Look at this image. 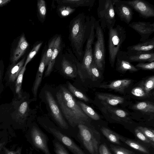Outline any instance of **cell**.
<instances>
[{
    "label": "cell",
    "instance_id": "6da1fadb",
    "mask_svg": "<svg viewBox=\"0 0 154 154\" xmlns=\"http://www.w3.org/2000/svg\"><path fill=\"white\" fill-rule=\"evenodd\" d=\"M95 19L92 16L90 17L81 13L70 23L69 40L73 51L78 59L82 60L84 53L83 46L89 36L92 24Z\"/></svg>",
    "mask_w": 154,
    "mask_h": 154
},
{
    "label": "cell",
    "instance_id": "7a4b0ae2",
    "mask_svg": "<svg viewBox=\"0 0 154 154\" xmlns=\"http://www.w3.org/2000/svg\"><path fill=\"white\" fill-rule=\"evenodd\" d=\"M56 96L65 118L72 127L75 128L79 124H87L88 117L67 89L61 86Z\"/></svg>",
    "mask_w": 154,
    "mask_h": 154
},
{
    "label": "cell",
    "instance_id": "3957f363",
    "mask_svg": "<svg viewBox=\"0 0 154 154\" xmlns=\"http://www.w3.org/2000/svg\"><path fill=\"white\" fill-rule=\"evenodd\" d=\"M77 127L78 131L76 140L80 142L90 154H99L100 133L87 124H79Z\"/></svg>",
    "mask_w": 154,
    "mask_h": 154
},
{
    "label": "cell",
    "instance_id": "277c9868",
    "mask_svg": "<svg viewBox=\"0 0 154 154\" xmlns=\"http://www.w3.org/2000/svg\"><path fill=\"white\" fill-rule=\"evenodd\" d=\"M108 30L107 47L109 61L111 66L114 67L117 54L126 38V32L125 28L118 24Z\"/></svg>",
    "mask_w": 154,
    "mask_h": 154
},
{
    "label": "cell",
    "instance_id": "5b68a950",
    "mask_svg": "<svg viewBox=\"0 0 154 154\" xmlns=\"http://www.w3.org/2000/svg\"><path fill=\"white\" fill-rule=\"evenodd\" d=\"M97 13L103 31L114 27L116 19L114 0H99Z\"/></svg>",
    "mask_w": 154,
    "mask_h": 154
},
{
    "label": "cell",
    "instance_id": "8992f818",
    "mask_svg": "<svg viewBox=\"0 0 154 154\" xmlns=\"http://www.w3.org/2000/svg\"><path fill=\"white\" fill-rule=\"evenodd\" d=\"M95 37L96 40L94 43L93 52V59L98 68L100 70H103L105 65L106 49L103 31L102 29L100 22H95Z\"/></svg>",
    "mask_w": 154,
    "mask_h": 154
},
{
    "label": "cell",
    "instance_id": "52a82bcc",
    "mask_svg": "<svg viewBox=\"0 0 154 154\" xmlns=\"http://www.w3.org/2000/svg\"><path fill=\"white\" fill-rule=\"evenodd\" d=\"M43 127L73 154H86L83 149L62 130L52 125L43 123Z\"/></svg>",
    "mask_w": 154,
    "mask_h": 154
},
{
    "label": "cell",
    "instance_id": "ba28073f",
    "mask_svg": "<svg viewBox=\"0 0 154 154\" xmlns=\"http://www.w3.org/2000/svg\"><path fill=\"white\" fill-rule=\"evenodd\" d=\"M29 136L31 143L35 150L43 154H51L48 146V137L39 127L33 125L30 129Z\"/></svg>",
    "mask_w": 154,
    "mask_h": 154
},
{
    "label": "cell",
    "instance_id": "9c48e42d",
    "mask_svg": "<svg viewBox=\"0 0 154 154\" xmlns=\"http://www.w3.org/2000/svg\"><path fill=\"white\" fill-rule=\"evenodd\" d=\"M95 21V19L92 23L91 32L87 41L83 58L81 63V69L86 71L89 75L90 67L93 60L92 45L95 38L94 24Z\"/></svg>",
    "mask_w": 154,
    "mask_h": 154
},
{
    "label": "cell",
    "instance_id": "30bf717a",
    "mask_svg": "<svg viewBox=\"0 0 154 154\" xmlns=\"http://www.w3.org/2000/svg\"><path fill=\"white\" fill-rule=\"evenodd\" d=\"M45 96L52 115L60 128L64 131H67L69 129L68 123L63 117L61 111L55 100L51 93L46 91Z\"/></svg>",
    "mask_w": 154,
    "mask_h": 154
},
{
    "label": "cell",
    "instance_id": "8fae6325",
    "mask_svg": "<svg viewBox=\"0 0 154 154\" xmlns=\"http://www.w3.org/2000/svg\"><path fill=\"white\" fill-rule=\"evenodd\" d=\"M122 1L137 12L141 17L147 19L154 16V6L147 2L143 0Z\"/></svg>",
    "mask_w": 154,
    "mask_h": 154
},
{
    "label": "cell",
    "instance_id": "7c38bea8",
    "mask_svg": "<svg viewBox=\"0 0 154 154\" xmlns=\"http://www.w3.org/2000/svg\"><path fill=\"white\" fill-rule=\"evenodd\" d=\"M128 26L140 35V42L149 39L150 35L154 32V23L142 21L133 22L130 23Z\"/></svg>",
    "mask_w": 154,
    "mask_h": 154
},
{
    "label": "cell",
    "instance_id": "4fadbf2b",
    "mask_svg": "<svg viewBox=\"0 0 154 154\" xmlns=\"http://www.w3.org/2000/svg\"><path fill=\"white\" fill-rule=\"evenodd\" d=\"M114 8L120 20L129 24L133 18V10L122 1L114 0Z\"/></svg>",
    "mask_w": 154,
    "mask_h": 154
},
{
    "label": "cell",
    "instance_id": "5bb4252c",
    "mask_svg": "<svg viewBox=\"0 0 154 154\" xmlns=\"http://www.w3.org/2000/svg\"><path fill=\"white\" fill-rule=\"evenodd\" d=\"M59 55L61 58V66L62 71L66 76L74 78L77 75V68L76 65L71 60L73 55L72 53L66 52L61 54L60 52Z\"/></svg>",
    "mask_w": 154,
    "mask_h": 154
},
{
    "label": "cell",
    "instance_id": "9a60e30c",
    "mask_svg": "<svg viewBox=\"0 0 154 154\" xmlns=\"http://www.w3.org/2000/svg\"><path fill=\"white\" fill-rule=\"evenodd\" d=\"M154 38H149L145 41L128 47L126 48L128 52L131 53L153 52Z\"/></svg>",
    "mask_w": 154,
    "mask_h": 154
},
{
    "label": "cell",
    "instance_id": "2e32d148",
    "mask_svg": "<svg viewBox=\"0 0 154 154\" xmlns=\"http://www.w3.org/2000/svg\"><path fill=\"white\" fill-rule=\"evenodd\" d=\"M126 58L130 63L134 62H151L154 61L153 52L131 53L122 51Z\"/></svg>",
    "mask_w": 154,
    "mask_h": 154
},
{
    "label": "cell",
    "instance_id": "e0dca14e",
    "mask_svg": "<svg viewBox=\"0 0 154 154\" xmlns=\"http://www.w3.org/2000/svg\"><path fill=\"white\" fill-rule=\"evenodd\" d=\"M116 59V69L120 72H124L129 71L134 72L139 70L126 58L122 51L121 50L118 52Z\"/></svg>",
    "mask_w": 154,
    "mask_h": 154
},
{
    "label": "cell",
    "instance_id": "ac0fdd59",
    "mask_svg": "<svg viewBox=\"0 0 154 154\" xmlns=\"http://www.w3.org/2000/svg\"><path fill=\"white\" fill-rule=\"evenodd\" d=\"M62 43L61 36L60 35L56 36L53 52L45 71V77L48 76L52 72L57 57L62 48Z\"/></svg>",
    "mask_w": 154,
    "mask_h": 154
},
{
    "label": "cell",
    "instance_id": "d6986e66",
    "mask_svg": "<svg viewBox=\"0 0 154 154\" xmlns=\"http://www.w3.org/2000/svg\"><path fill=\"white\" fill-rule=\"evenodd\" d=\"M132 80L129 79H120L113 81L107 85H100V87L110 89L120 92H123L131 83Z\"/></svg>",
    "mask_w": 154,
    "mask_h": 154
},
{
    "label": "cell",
    "instance_id": "ffe728a7",
    "mask_svg": "<svg viewBox=\"0 0 154 154\" xmlns=\"http://www.w3.org/2000/svg\"><path fill=\"white\" fill-rule=\"evenodd\" d=\"M45 52L42 55L35 79L32 88V92L35 97L37 96L38 89L41 83L45 67Z\"/></svg>",
    "mask_w": 154,
    "mask_h": 154
},
{
    "label": "cell",
    "instance_id": "44dd1931",
    "mask_svg": "<svg viewBox=\"0 0 154 154\" xmlns=\"http://www.w3.org/2000/svg\"><path fill=\"white\" fill-rule=\"evenodd\" d=\"M95 1V0H61L56 1L59 5L68 6L75 8L79 7L92 8Z\"/></svg>",
    "mask_w": 154,
    "mask_h": 154
},
{
    "label": "cell",
    "instance_id": "7402d4cb",
    "mask_svg": "<svg viewBox=\"0 0 154 154\" xmlns=\"http://www.w3.org/2000/svg\"><path fill=\"white\" fill-rule=\"evenodd\" d=\"M97 96L100 100L112 106L122 103L124 101L123 97L111 94L98 93L97 94Z\"/></svg>",
    "mask_w": 154,
    "mask_h": 154
},
{
    "label": "cell",
    "instance_id": "603a6c76",
    "mask_svg": "<svg viewBox=\"0 0 154 154\" xmlns=\"http://www.w3.org/2000/svg\"><path fill=\"white\" fill-rule=\"evenodd\" d=\"M28 46L24 35L21 36L17 46L14 51L12 59L13 63L16 62L24 54Z\"/></svg>",
    "mask_w": 154,
    "mask_h": 154
},
{
    "label": "cell",
    "instance_id": "cb8c5ba5",
    "mask_svg": "<svg viewBox=\"0 0 154 154\" xmlns=\"http://www.w3.org/2000/svg\"><path fill=\"white\" fill-rule=\"evenodd\" d=\"M120 141H122L130 147L143 153L149 154V152L145 146L137 141L128 138L120 135Z\"/></svg>",
    "mask_w": 154,
    "mask_h": 154
},
{
    "label": "cell",
    "instance_id": "d4e9b609",
    "mask_svg": "<svg viewBox=\"0 0 154 154\" xmlns=\"http://www.w3.org/2000/svg\"><path fill=\"white\" fill-rule=\"evenodd\" d=\"M100 130L102 134L110 142L117 144H121L120 135L104 127H101Z\"/></svg>",
    "mask_w": 154,
    "mask_h": 154
},
{
    "label": "cell",
    "instance_id": "484cf974",
    "mask_svg": "<svg viewBox=\"0 0 154 154\" xmlns=\"http://www.w3.org/2000/svg\"><path fill=\"white\" fill-rule=\"evenodd\" d=\"M133 108L135 109L145 113H153L154 112V105L149 102L143 101L138 103L134 105Z\"/></svg>",
    "mask_w": 154,
    "mask_h": 154
},
{
    "label": "cell",
    "instance_id": "4316f807",
    "mask_svg": "<svg viewBox=\"0 0 154 154\" xmlns=\"http://www.w3.org/2000/svg\"><path fill=\"white\" fill-rule=\"evenodd\" d=\"M77 102L84 112L88 117L95 120L100 119L99 115L92 108L82 102L78 101Z\"/></svg>",
    "mask_w": 154,
    "mask_h": 154
},
{
    "label": "cell",
    "instance_id": "83f0119b",
    "mask_svg": "<svg viewBox=\"0 0 154 154\" xmlns=\"http://www.w3.org/2000/svg\"><path fill=\"white\" fill-rule=\"evenodd\" d=\"M24 60L25 58H23L11 69L9 75L10 81L14 82L17 78L23 67Z\"/></svg>",
    "mask_w": 154,
    "mask_h": 154
},
{
    "label": "cell",
    "instance_id": "f1b7e54d",
    "mask_svg": "<svg viewBox=\"0 0 154 154\" xmlns=\"http://www.w3.org/2000/svg\"><path fill=\"white\" fill-rule=\"evenodd\" d=\"M68 87L69 91L72 95L85 102H88L89 101V99L85 94L77 89L69 82L68 83Z\"/></svg>",
    "mask_w": 154,
    "mask_h": 154
},
{
    "label": "cell",
    "instance_id": "f546056e",
    "mask_svg": "<svg viewBox=\"0 0 154 154\" xmlns=\"http://www.w3.org/2000/svg\"><path fill=\"white\" fill-rule=\"evenodd\" d=\"M75 10V8L64 5H59L57 9L59 16L63 17L68 16L73 13Z\"/></svg>",
    "mask_w": 154,
    "mask_h": 154
},
{
    "label": "cell",
    "instance_id": "4dcf8cb0",
    "mask_svg": "<svg viewBox=\"0 0 154 154\" xmlns=\"http://www.w3.org/2000/svg\"><path fill=\"white\" fill-rule=\"evenodd\" d=\"M52 142L55 154H69L66 148L57 139L54 138Z\"/></svg>",
    "mask_w": 154,
    "mask_h": 154
},
{
    "label": "cell",
    "instance_id": "1f68e13d",
    "mask_svg": "<svg viewBox=\"0 0 154 154\" xmlns=\"http://www.w3.org/2000/svg\"><path fill=\"white\" fill-rule=\"evenodd\" d=\"M101 71L98 68L93 61L90 67V76L93 81H96L101 77Z\"/></svg>",
    "mask_w": 154,
    "mask_h": 154
},
{
    "label": "cell",
    "instance_id": "d6a6232c",
    "mask_svg": "<svg viewBox=\"0 0 154 154\" xmlns=\"http://www.w3.org/2000/svg\"><path fill=\"white\" fill-rule=\"evenodd\" d=\"M38 13L41 19L43 20L45 19L47 10L45 1L43 0H38L37 2Z\"/></svg>",
    "mask_w": 154,
    "mask_h": 154
},
{
    "label": "cell",
    "instance_id": "836d02e7",
    "mask_svg": "<svg viewBox=\"0 0 154 154\" xmlns=\"http://www.w3.org/2000/svg\"><path fill=\"white\" fill-rule=\"evenodd\" d=\"M56 37L52 38L48 43V49L45 52V66H48L52 55L54 48Z\"/></svg>",
    "mask_w": 154,
    "mask_h": 154
},
{
    "label": "cell",
    "instance_id": "e575fe53",
    "mask_svg": "<svg viewBox=\"0 0 154 154\" xmlns=\"http://www.w3.org/2000/svg\"><path fill=\"white\" fill-rule=\"evenodd\" d=\"M26 69V67L23 66L20 71L17 77L15 84V91L16 93L18 94L19 97L21 96V91L23 75Z\"/></svg>",
    "mask_w": 154,
    "mask_h": 154
},
{
    "label": "cell",
    "instance_id": "d590c367",
    "mask_svg": "<svg viewBox=\"0 0 154 154\" xmlns=\"http://www.w3.org/2000/svg\"><path fill=\"white\" fill-rule=\"evenodd\" d=\"M137 128L154 144V131L153 130L142 126Z\"/></svg>",
    "mask_w": 154,
    "mask_h": 154
},
{
    "label": "cell",
    "instance_id": "8d00e7d4",
    "mask_svg": "<svg viewBox=\"0 0 154 154\" xmlns=\"http://www.w3.org/2000/svg\"><path fill=\"white\" fill-rule=\"evenodd\" d=\"M42 44V42H40L34 46L32 50L29 54L26 60L24 66L26 67L28 63L31 60L36 54Z\"/></svg>",
    "mask_w": 154,
    "mask_h": 154
},
{
    "label": "cell",
    "instance_id": "74e56055",
    "mask_svg": "<svg viewBox=\"0 0 154 154\" xmlns=\"http://www.w3.org/2000/svg\"><path fill=\"white\" fill-rule=\"evenodd\" d=\"M131 93L134 96L138 97H146L149 95L145 91L143 86L134 88L132 89Z\"/></svg>",
    "mask_w": 154,
    "mask_h": 154
},
{
    "label": "cell",
    "instance_id": "f35d334b",
    "mask_svg": "<svg viewBox=\"0 0 154 154\" xmlns=\"http://www.w3.org/2000/svg\"><path fill=\"white\" fill-rule=\"evenodd\" d=\"M110 147L115 154H135L133 151L120 146L111 145Z\"/></svg>",
    "mask_w": 154,
    "mask_h": 154
},
{
    "label": "cell",
    "instance_id": "ab89813d",
    "mask_svg": "<svg viewBox=\"0 0 154 154\" xmlns=\"http://www.w3.org/2000/svg\"><path fill=\"white\" fill-rule=\"evenodd\" d=\"M143 87L146 93L149 94L150 91L154 88V76H150L146 80Z\"/></svg>",
    "mask_w": 154,
    "mask_h": 154
},
{
    "label": "cell",
    "instance_id": "60d3db41",
    "mask_svg": "<svg viewBox=\"0 0 154 154\" xmlns=\"http://www.w3.org/2000/svg\"><path fill=\"white\" fill-rule=\"evenodd\" d=\"M134 132L136 136L139 139L144 143L150 144L153 147H154V144L137 128L135 129Z\"/></svg>",
    "mask_w": 154,
    "mask_h": 154
},
{
    "label": "cell",
    "instance_id": "b9f144b4",
    "mask_svg": "<svg viewBox=\"0 0 154 154\" xmlns=\"http://www.w3.org/2000/svg\"><path fill=\"white\" fill-rule=\"evenodd\" d=\"M135 66L139 69L153 70L154 69V61L147 63L139 62Z\"/></svg>",
    "mask_w": 154,
    "mask_h": 154
},
{
    "label": "cell",
    "instance_id": "7bdbcfd3",
    "mask_svg": "<svg viewBox=\"0 0 154 154\" xmlns=\"http://www.w3.org/2000/svg\"><path fill=\"white\" fill-rule=\"evenodd\" d=\"M112 111L115 115L120 118L125 119L127 117V113L123 110L115 109L112 110Z\"/></svg>",
    "mask_w": 154,
    "mask_h": 154
},
{
    "label": "cell",
    "instance_id": "ee69618b",
    "mask_svg": "<svg viewBox=\"0 0 154 154\" xmlns=\"http://www.w3.org/2000/svg\"><path fill=\"white\" fill-rule=\"evenodd\" d=\"M28 108V104L26 102H24L20 106L19 111L22 115L25 114L27 112Z\"/></svg>",
    "mask_w": 154,
    "mask_h": 154
},
{
    "label": "cell",
    "instance_id": "f6af8a7d",
    "mask_svg": "<svg viewBox=\"0 0 154 154\" xmlns=\"http://www.w3.org/2000/svg\"><path fill=\"white\" fill-rule=\"evenodd\" d=\"M99 154H111L106 145L104 144L101 145L99 148Z\"/></svg>",
    "mask_w": 154,
    "mask_h": 154
},
{
    "label": "cell",
    "instance_id": "bcb514c9",
    "mask_svg": "<svg viewBox=\"0 0 154 154\" xmlns=\"http://www.w3.org/2000/svg\"><path fill=\"white\" fill-rule=\"evenodd\" d=\"M4 149L5 150V154H20V151H13L9 150L5 148H4Z\"/></svg>",
    "mask_w": 154,
    "mask_h": 154
},
{
    "label": "cell",
    "instance_id": "7dc6e473",
    "mask_svg": "<svg viewBox=\"0 0 154 154\" xmlns=\"http://www.w3.org/2000/svg\"><path fill=\"white\" fill-rule=\"evenodd\" d=\"M10 2V0H0V6L5 5Z\"/></svg>",
    "mask_w": 154,
    "mask_h": 154
},
{
    "label": "cell",
    "instance_id": "c3c4849f",
    "mask_svg": "<svg viewBox=\"0 0 154 154\" xmlns=\"http://www.w3.org/2000/svg\"><path fill=\"white\" fill-rule=\"evenodd\" d=\"M5 143V142L0 143V152L2 148L3 147Z\"/></svg>",
    "mask_w": 154,
    "mask_h": 154
},
{
    "label": "cell",
    "instance_id": "681fc988",
    "mask_svg": "<svg viewBox=\"0 0 154 154\" xmlns=\"http://www.w3.org/2000/svg\"><path fill=\"white\" fill-rule=\"evenodd\" d=\"M1 72L0 71V80L1 78Z\"/></svg>",
    "mask_w": 154,
    "mask_h": 154
}]
</instances>
